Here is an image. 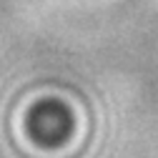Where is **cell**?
<instances>
[{
    "label": "cell",
    "mask_w": 158,
    "mask_h": 158,
    "mask_svg": "<svg viewBox=\"0 0 158 158\" xmlns=\"http://www.w3.org/2000/svg\"><path fill=\"white\" fill-rule=\"evenodd\" d=\"M28 128L33 133V138L38 143H45V146H58L63 143L65 138L73 131V115L63 103H43L38 106L28 121Z\"/></svg>",
    "instance_id": "cell-1"
}]
</instances>
